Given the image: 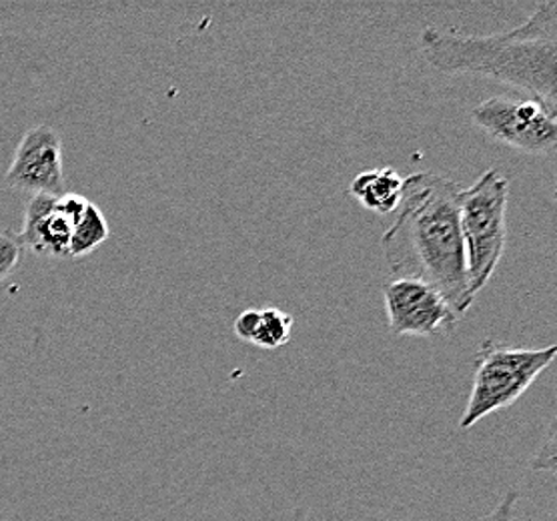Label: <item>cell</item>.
Segmentation results:
<instances>
[{"mask_svg":"<svg viewBox=\"0 0 557 521\" xmlns=\"http://www.w3.org/2000/svg\"><path fill=\"white\" fill-rule=\"evenodd\" d=\"M456 181L435 173H413L404 178L401 201L381 247L395 280H418L431 285L463 318L473 306L459 231Z\"/></svg>","mask_w":557,"mask_h":521,"instance_id":"1","label":"cell"},{"mask_svg":"<svg viewBox=\"0 0 557 521\" xmlns=\"http://www.w3.org/2000/svg\"><path fill=\"white\" fill-rule=\"evenodd\" d=\"M419 51L444 75H482L557 113V0H545L520 26L499 35H457L428 26Z\"/></svg>","mask_w":557,"mask_h":521,"instance_id":"2","label":"cell"},{"mask_svg":"<svg viewBox=\"0 0 557 521\" xmlns=\"http://www.w3.org/2000/svg\"><path fill=\"white\" fill-rule=\"evenodd\" d=\"M557 357L556 345L516 349L483 342L473 363V382L459 427L471 430L478 421L513 406Z\"/></svg>","mask_w":557,"mask_h":521,"instance_id":"3","label":"cell"},{"mask_svg":"<svg viewBox=\"0 0 557 521\" xmlns=\"http://www.w3.org/2000/svg\"><path fill=\"white\" fill-rule=\"evenodd\" d=\"M507 201L509 181L497 169H487L459 197V231L473 295L485 289L506 251Z\"/></svg>","mask_w":557,"mask_h":521,"instance_id":"4","label":"cell"},{"mask_svg":"<svg viewBox=\"0 0 557 521\" xmlns=\"http://www.w3.org/2000/svg\"><path fill=\"white\" fill-rule=\"evenodd\" d=\"M471 123L521 153L549 159L556 154V111L540 101L492 97L471 111Z\"/></svg>","mask_w":557,"mask_h":521,"instance_id":"5","label":"cell"},{"mask_svg":"<svg viewBox=\"0 0 557 521\" xmlns=\"http://www.w3.org/2000/svg\"><path fill=\"white\" fill-rule=\"evenodd\" d=\"M83 195L66 193L63 197L33 195L26 204L23 231L16 235L21 247L40 257L66 259L76 221L89 207Z\"/></svg>","mask_w":557,"mask_h":521,"instance_id":"6","label":"cell"},{"mask_svg":"<svg viewBox=\"0 0 557 521\" xmlns=\"http://www.w3.org/2000/svg\"><path fill=\"white\" fill-rule=\"evenodd\" d=\"M389 327L397 337H430L457 325L454 309L431 285L418 280H395L383 289Z\"/></svg>","mask_w":557,"mask_h":521,"instance_id":"7","label":"cell"},{"mask_svg":"<svg viewBox=\"0 0 557 521\" xmlns=\"http://www.w3.org/2000/svg\"><path fill=\"white\" fill-rule=\"evenodd\" d=\"M7 183L18 191L33 195H66L63 171V140L51 127L28 128L18 140Z\"/></svg>","mask_w":557,"mask_h":521,"instance_id":"8","label":"cell"},{"mask_svg":"<svg viewBox=\"0 0 557 521\" xmlns=\"http://www.w3.org/2000/svg\"><path fill=\"white\" fill-rule=\"evenodd\" d=\"M233 331L237 339L261 349H278L289 344L293 331V318L278 307L265 309H245L235 319Z\"/></svg>","mask_w":557,"mask_h":521,"instance_id":"9","label":"cell"},{"mask_svg":"<svg viewBox=\"0 0 557 521\" xmlns=\"http://www.w3.org/2000/svg\"><path fill=\"white\" fill-rule=\"evenodd\" d=\"M401 189L404 178L389 166L363 171L349 185L351 197L375 215H389L397 211V204L401 201Z\"/></svg>","mask_w":557,"mask_h":521,"instance_id":"10","label":"cell"},{"mask_svg":"<svg viewBox=\"0 0 557 521\" xmlns=\"http://www.w3.org/2000/svg\"><path fill=\"white\" fill-rule=\"evenodd\" d=\"M111 231L109 223L101 213V209L95 203H89L85 213L76 221L73 237H71V249L69 257H85L92 253L97 247L109 239Z\"/></svg>","mask_w":557,"mask_h":521,"instance_id":"11","label":"cell"},{"mask_svg":"<svg viewBox=\"0 0 557 521\" xmlns=\"http://www.w3.org/2000/svg\"><path fill=\"white\" fill-rule=\"evenodd\" d=\"M21 253H23V247L16 239V235L11 231L0 233V283L16 269L21 261Z\"/></svg>","mask_w":557,"mask_h":521,"instance_id":"12","label":"cell"},{"mask_svg":"<svg viewBox=\"0 0 557 521\" xmlns=\"http://www.w3.org/2000/svg\"><path fill=\"white\" fill-rule=\"evenodd\" d=\"M518 501H520L518 489H509L506 496L502 497V501L480 521H520L518 520Z\"/></svg>","mask_w":557,"mask_h":521,"instance_id":"13","label":"cell"},{"mask_svg":"<svg viewBox=\"0 0 557 521\" xmlns=\"http://www.w3.org/2000/svg\"><path fill=\"white\" fill-rule=\"evenodd\" d=\"M532 470H556V433L554 430L547 435V442L540 449V454L532 461Z\"/></svg>","mask_w":557,"mask_h":521,"instance_id":"14","label":"cell"}]
</instances>
